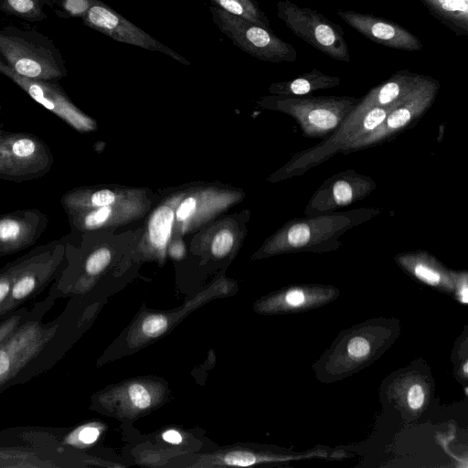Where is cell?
Segmentation results:
<instances>
[{
	"label": "cell",
	"instance_id": "9",
	"mask_svg": "<svg viewBox=\"0 0 468 468\" xmlns=\"http://www.w3.org/2000/svg\"><path fill=\"white\" fill-rule=\"evenodd\" d=\"M0 73L72 128L83 132L93 127L92 120L73 104L58 81L35 80L19 76L1 58Z\"/></svg>",
	"mask_w": 468,
	"mask_h": 468
},
{
	"label": "cell",
	"instance_id": "7",
	"mask_svg": "<svg viewBox=\"0 0 468 468\" xmlns=\"http://www.w3.org/2000/svg\"><path fill=\"white\" fill-rule=\"evenodd\" d=\"M81 18L87 27L116 41L161 52L185 65L190 64L186 58L154 38L100 0H96Z\"/></svg>",
	"mask_w": 468,
	"mask_h": 468
},
{
	"label": "cell",
	"instance_id": "28",
	"mask_svg": "<svg viewBox=\"0 0 468 468\" xmlns=\"http://www.w3.org/2000/svg\"><path fill=\"white\" fill-rule=\"evenodd\" d=\"M262 460L265 458L245 451L230 452L221 457L222 463L231 466H250Z\"/></svg>",
	"mask_w": 468,
	"mask_h": 468
},
{
	"label": "cell",
	"instance_id": "24",
	"mask_svg": "<svg viewBox=\"0 0 468 468\" xmlns=\"http://www.w3.org/2000/svg\"><path fill=\"white\" fill-rule=\"evenodd\" d=\"M312 239V228L307 222L292 224L286 232L287 244L292 248L307 245Z\"/></svg>",
	"mask_w": 468,
	"mask_h": 468
},
{
	"label": "cell",
	"instance_id": "35",
	"mask_svg": "<svg viewBox=\"0 0 468 468\" xmlns=\"http://www.w3.org/2000/svg\"><path fill=\"white\" fill-rule=\"evenodd\" d=\"M6 132L0 130V141L4 138Z\"/></svg>",
	"mask_w": 468,
	"mask_h": 468
},
{
	"label": "cell",
	"instance_id": "1",
	"mask_svg": "<svg viewBox=\"0 0 468 468\" xmlns=\"http://www.w3.org/2000/svg\"><path fill=\"white\" fill-rule=\"evenodd\" d=\"M56 300L48 293L41 309L0 345V393L46 372L67 351L70 343L66 337V311L53 321L42 322Z\"/></svg>",
	"mask_w": 468,
	"mask_h": 468
},
{
	"label": "cell",
	"instance_id": "19",
	"mask_svg": "<svg viewBox=\"0 0 468 468\" xmlns=\"http://www.w3.org/2000/svg\"><path fill=\"white\" fill-rule=\"evenodd\" d=\"M45 299L33 307H20L0 320V345L24 322L34 316L44 305Z\"/></svg>",
	"mask_w": 468,
	"mask_h": 468
},
{
	"label": "cell",
	"instance_id": "25",
	"mask_svg": "<svg viewBox=\"0 0 468 468\" xmlns=\"http://www.w3.org/2000/svg\"><path fill=\"white\" fill-rule=\"evenodd\" d=\"M331 195L333 202L336 206H346L353 202L358 195L351 181L347 179H339L332 186Z\"/></svg>",
	"mask_w": 468,
	"mask_h": 468
},
{
	"label": "cell",
	"instance_id": "6",
	"mask_svg": "<svg viewBox=\"0 0 468 468\" xmlns=\"http://www.w3.org/2000/svg\"><path fill=\"white\" fill-rule=\"evenodd\" d=\"M53 163L49 147L33 133L6 132L0 141V179H37L48 174Z\"/></svg>",
	"mask_w": 468,
	"mask_h": 468
},
{
	"label": "cell",
	"instance_id": "37",
	"mask_svg": "<svg viewBox=\"0 0 468 468\" xmlns=\"http://www.w3.org/2000/svg\"><path fill=\"white\" fill-rule=\"evenodd\" d=\"M0 112H1V103H0Z\"/></svg>",
	"mask_w": 468,
	"mask_h": 468
},
{
	"label": "cell",
	"instance_id": "2",
	"mask_svg": "<svg viewBox=\"0 0 468 468\" xmlns=\"http://www.w3.org/2000/svg\"><path fill=\"white\" fill-rule=\"evenodd\" d=\"M0 58L17 75L30 80L58 81L68 73L52 39L31 28H0Z\"/></svg>",
	"mask_w": 468,
	"mask_h": 468
},
{
	"label": "cell",
	"instance_id": "16",
	"mask_svg": "<svg viewBox=\"0 0 468 468\" xmlns=\"http://www.w3.org/2000/svg\"><path fill=\"white\" fill-rule=\"evenodd\" d=\"M212 5L225 12L265 28H271L270 20L255 0H210Z\"/></svg>",
	"mask_w": 468,
	"mask_h": 468
},
{
	"label": "cell",
	"instance_id": "21",
	"mask_svg": "<svg viewBox=\"0 0 468 468\" xmlns=\"http://www.w3.org/2000/svg\"><path fill=\"white\" fill-rule=\"evenodd\" d=\"M96 0H52L49 9L62 18L82 17Z\"/></svg>",
	"mask_w": 468,
	"mask_h": 468
},
{
	"label": "cell",
	"instance_id": "31",
	"mask_svg": "<svg viewBox=\"0 0 468 468\" xmlns=\"http://www.w3.org/2000/svg\"><path fill=\"white\" fill-rule=\"evenodd\" d=\"M424 391L420 385L414 384L409 388L407 400L410 409L419 410L421 408L424 402Z\"/></svg>",
	"mask_w": 468,
	"mask_h": 468
},
{
	"label": "cell",
	"instance_id": "26",
	"mask_svg": "<svg viewBox=\"0 0 468 468\" xmlns=\"http://www.w3.org/2000/svg\"><path fill=\"white\" fill-rule=\"evenodd\" d=\"M167 326L168 322L165 315L150 314L144 319L140 331L145 337H156L162 335Z\"/></svg>",
	"mask_w": 468,
	"mask_h": 468
},
{
	"label": "cell",
	"instance_id": "3",
	"mask_svg": "<svg viewBox=\"0 0 468 468\" xmlns=\"http://www.w3.org/2000/svg\"><path fill=\"white\" fill-rule=\"evenodd\" d=\"M66 238L40 245L24 255L10 294L0 308V320L35 298L53 282L65 264Z\"/></svg>",
	"mask_w": 468,
	"mask_h": 468
},
{
	"label": "cell",
	"instance_id": "11",
	"mask_svg": "<svg viewBox=\"0 0 468 468\" xmlns=\"http://www.w3.org/2000/svg\"><path fill=\"white\" fill-rule=\"evenodd\" d=\"M338 16L356 31L381 46L403 50L420 51V38L394 21L353 10H337Z\"/></svg>",
	"mask_w": 468,
	"mask_h": 468
},
{
	"label": "cell",
	"instance_id": "22",
	"mask_svg": "<svg viewBox=\"0 0 468 468\" xmlns=\"http://www.w3.org/2000/svg\"><path fill=\"white\" fill-rule=\"evenodd\" d=\"M24 255L8 262L0 270V308L8 298L13 283L21 267Z\"/></svg>",
	"mask_w": 468,
	"mask_h": 468
},
{
	"label": "cell",
	"instance_id": "18",
	"mask_svg": "<svg viewBox=\"0 0 468 468\" xmlns=\"http://www.w3.org/2000/svg\"><path fill=\"white\" fill-rule=\"evenodd\" d=\"M174 212L168 206L159 207L152 215L149 225V239L154 247L164 249L171 236Z\"/></svg>",
	"mask_w": 468,
	"mask_h": 468
},
{
	"label": "cell",
	"instance_id": "33",
	"mask_svg": "<svg viewBox=\"0 0 468 468\" xmlns=\"http://www.w3.org/2000/svg\"><path fill=\"white\" fill-rule=\"evenodd\" d=\"M283 301L288 306L297 307L305 303L306 295L301 290H292L284 295Z\"/></svg>",
	"mask_w": 468,
	"mask_h": 468
},
{
	"label": "cell",
	"instance_id": "8",
	"mask_svg": "<svg viewBox=\"0 0 468 468\" xmlns=\"http://www.w3.org/2000/svg\"><path fill=\"white\" fill-rule=\"evenodd\" d=\"M350 97H291L281 101L296 117L308 135H324L335 130L356 107Z\"/></svg>",
	"mask_w": 468,
	"mask_h": 468
},
{
	"label": "cell",
	"instance_id": "4",
	"mask_svg": "<svg viewBox=\"0 0 468 468\" xmlns=\"http://www.w3.org/2000/svg\"><path fill=\"white\" fill-rule=\"evenodd\" d=\"M277 16L299 38L333 59L350 62L343 28L323 14L290 0L276 5Z\"/></svg>",
	"mask_w": 468,
	"mask_h": 468
},
{
	"label": "cell",
	"instance_id": "10",
	"mask_svg": "<svg viewBox=\"0 0 468 468\" xmlns=\"http://www.w3.org/2000/svg\"><path fill=\"white\" fill-rule=\"evenodd\" d=\"M440 89L437 80L425 75L420 84L386 117L372 133L343 150L361 148L384 140L420 116L433 102Z\"/></svg>",
	"mask_w": 468,
	"mask_h": 468
},
{
	"label": "cell",
	"instance_id": "27",
	"mask_svg": "<svg viewBox=\"0 0 468 468\" xmlns=\"http://www.w3.org/2000/svg\"><path fill=\"white\" fill-rule=\"evenodd\" d=\"M234 238L228 229L218 231L212 239L211 251L217 258L226 256L232 249Z\"/></svg>",
	"mask_w": 468,
	"mask_h": 468
},
{
	"label": "cell",
	"instance_id": "13",
	"mask_svg": "<svg viewBox=\"0 0 468 468\" xmlns=\"http://www.w3.org/2000/svg\"><path fill=\"white\" fill-rule=\"evenodd\" d=\"M425 75L402 69L394 73L386 82L373 88L350 112L342 124H348L373 107L391 105L411 93L423 80Z\"/></svg>",
	"mask_w": 468,
	"mask_h": 468
},
{
	"label": "cell",
	"instance_id": "14",
	"mask_svg": "<svg viewBox=\"0 0 468 468\" xmlns=\"http://www.w3.org/2000/svg\"><path fill=\"white\" fill-rule=\"evenodd\" d=\"M430 14L457 37H468V0H420Z\"/></svg>",
	"mask_w": 468,
	"mask_h": 468
},
{
	"label": "cell",
	"instance_id": "36",
	"mask_svg": "<svg viewBox=\"0 0 468 468\" xmlns=\"http://www.w3.org/2000/svg\"><path fill=\"white\" fill-rule=\"evenodd\" d=\"M463 370H464V374L467 375V373H468V371H467V363L464 364Z\"/></svg>",
	"mask_w": 468,
	"mask_h": 468
},
{
	"label": "cell",
	"instance_id": "30",
	"mask_svg": "<svg viewBox=\"0 0 468 468\" xmlns=\"http://www.w3.org/2000/svg\"><path fill=\"white\" fill-rule=\"evenodd\" d=\"M370 351V346L367 339L356 336L353 337L347 345V352L355 357L367 356Z\"/></svg>",
	"mask_w": 468,
	"mask_h": 468
},
{
	"label": "cell",
	"instance_id": "20",
	"mask_svg": "<svg viewBox=\"0 0 468 468\" xmlns=\"http://www.w3.org/2000/svg\"><path fill=\"white\" fill-rule=\"evenodd\" d=\"M101 428L96 423L78 427L63 438V443L73 447H85L94 443L100 437Z\"/></svg>",
	"mask_w": 468,
	"mask_h": 468
},
{
	"label": "cell",
	"instance_id": "5",
	"mask_svg": "<svg viewBox=\"0 0 468 468\" xmlns=\"http://www.w3.org/2000/svg\"><path fill=\"white\" fill-rule=\"evenodd\" d=\"M209 12L219 31L251 57L275 63L293 62L297 59L295 48L280 38L271 28L255 25L212 5Z\"/></svg>",
	"mask_w": 468,
	"mask_h": 468
},
{
	"label": "cell",
	"instance_id": "17",
	"mask_svg": "<svg viewBox=\"0 0 468 468\" xmlns=\"http://www.w3.org/2000/svg\"><path fill=\"white\" fill-rule=\"evenodd\" d=\"M51 2L52 0H0V11L30 22H40L47 18L45 8H49Z\"/></svg>",
	"mask_w": 468,
	"mask_h": 468
},
{
	"label": "cell",
	"instance_id": "15",
	"mask_svg": "<svg viewBox=\"0 0 468 468\" xmlns=\"http://www.w3.org/2000/svg\"><path fill=\"white\" fill-rule=\"evenodd\" d=\"M339 84V77L326 75L314 68L296 79L273 84L271 90L279 94L299 97L317 90L334 88Z\"/></svg>",
	"mask_w": 468,
	"mask_h": 468
},
{
	"label": "cell",
	"instance_id": "23",
	"mask_svg": "<svg viewBox=\"0 0 468 468\" xmlns=\"http://www.w3.org/2000/svg\"><path fill=\"white\" fill-rule=\"evenodd\" d=\"M126 399L130 406L135 410H146L153 403L151 391L142 383L130 385L126 391Z\"/></svg>",
	"mask_w": 468,
	"mask_h": 468
},
{
	"label": "cell",
	"instance_id": "29",
	"mask_svg": "<svg viewBox=\"0 0 468 468\" xmlns=\"http://www.w3.org/2000/svg\"><path fill=\"white\" fill-rule=\"evenodd\" d=\"M411 269L416 277L428 284L437 285L441 282L440 271L427 262L416 261Z\"/></svg>",
	"mask_w": 468,
	"mask_h": 468
},
{
	"label": "cell",
	"instance_id": "34",
	"mask_svg": "<svg viewBox=\"0 0 468 468\" xmlns=\"http://www.w3.org/2000/svg\"><path fill=\"white\" fill-rule=\"evenodd\" d=\"M162 438L164 441L172 443V444H179L182 441L181 434L175 430H168L162 434Z\"/></svg>",
	"mask_w": 468,
	"mask_h": 468
},
{
	"label": "cell",
	"instance_id": "32",
	"mask_svg": "<svg viewBox=\"0 0 468 468\" xmlns=\"http://www.w3.org/2000/svg\"><path fill=\"white\" fill-rule=\"evenodd\" d=\"M196 199L193 197H188L184 199L179 205L176 217L178 221H184L188 218L196 208Z\"/></svg>",
	"mask_w": 468,
	"mask_h": 468
},
{
	"label": "cell",
	"instance_id": "12",
	"mask_svg": "<svg viewBox=\"0 0 468 468\" xmlns=\"http://www.w3.org/2000/svg\"><path fill=\"white\" fill-rule=\"evenodd\" d=\"M47 226V215L37 208L18 209L0 215V257L33 246Z\"/></svg>",
	"mask_w": 468,
	"mask_h": 468
}]
</instances>
